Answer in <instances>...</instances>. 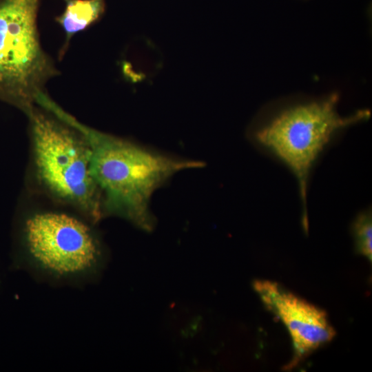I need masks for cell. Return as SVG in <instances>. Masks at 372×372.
Returning <instances> with one entry per match:
<instances>
[{
	"label": "cell",
	"instance_id": "cell-1",
	"mask_svg": "<svg viewBox=\"0 0 372 372\" xmlns=\"http://www.w3.org/2000/svg\"><path fill=\"white\" fill-rule=\"evenodd\" d=\"M81 131L105 208L147 231L154 226L149 204L154 192L179 172L204 165L92 130Z\"/></svg>",
	"mask_w": 372,
	"mask_h": 372
},
{
	"label": "cell",
	"instance_id": "cell-2",
	"mask_svg": "<svg viewBox=\"0 0 372 372\" xmlns=\"http://www.w3.org/2000/svg\"><path fill=\"white\" fill-rule=\"evenodd\" d=\"M339 96L289 105L272 116L254 132V138L280 159L298 182L302 205L303 225L307 227V197L311 169L336 132L370 116L368 110L342 116L337 110Z\"/></svg>",
	"mask_w": 372,
	"mask_h": 372
},
{
	"label": "cell",
	"instance_id": "cell-3",
	"mask_svg": "<svg viewBox=\"0 0 372 372\" xmlns=\"http://www.w3.org/2000/svg\"><path fill=\"white\" fill-rule=\"evenodd\" d=\"M27 113L41 180L54 194L99 219L101 194L92 174L90 147L85 139L34 107Z\"/></svg>",
	"mask_w": 372,
	"mask_h": 372
},
{
	"label": "cell",
	"instance_id": "cell-4",
	"mask_svg": "<svg viewBox=\"0 0 372 372\" xmlns=\"http://www.w3.org/2000/svg\"><path fill=\"white\" fill-rule=\"evenodd\" d=\"M39 3V0L0 1V95L26 112L57 74L40 42Z\"/></svg>",
	"mask_w": 372,
	"mask_h": 372
},
{
	"label": "cell",
	"instance_id": "cell-5",
	"mask_svg": "<svg viewBox=\"0 0 372 372\" xmlns=\"http://www.w3.org/2000/svg\"><path fill=\"white\" fill-rule=\"evenodd\" d=\"M25 240L35 263L56 276L85 273L100 259L99 244L90 227L65 213L46 211L30 216L25 225Z\"/></svg>",
	"mask_w": 372,
	"mask_h": 372
},
{
	"label": "cell",
	"instance_id": "cell-6",
	"mask_svg": "<svg viewBox=\"0 0 372 372\" xmlns=\"http://www.w3.org/2000/svg\"><path fill=\"white\" fill-rule=\"evenodd\" d=\"M254 289L266 308L280 320L289 333L294 352L289 366L335 337V329L322 309L276 282L258 280L254 282Z\"/></svg>",
	"mask_w": 372,
	"mask_h": 372
},
{
	"label": "cell",
	"instance_id": "cell-7",
	"mask_svg": "<svg viewBox=\"0 0 372 372\" xmlns=\"http://www.w3.org/2000/svg\"><path fill=\"white\" fill-rule=\"evenodd\" d=\"M65 10L56 18L66 37L65 44L61 52L62 55L70 39L94 23L103 14L105 8L104 0H65Z\"/></svg>",
	"mask_w": 372,
	"mask_h": 372
},
{
	"label": "cell",
	"instance_id": "cell-8",
	"mask_svg": "<svg viewBox=\"0 0 372 372\" xmlns=\"http://www.w3.org/2000/svg\"><path fill=\"white\" fill-rule=\"evenodd\" d=\"M353 234L357 252L372 260V217L369 211L357 216L353 223Z\"/></svg>",
	"mask_w": 372,
	"mask_h": 372
}]
</instances>
